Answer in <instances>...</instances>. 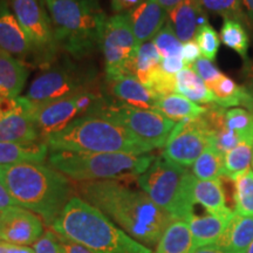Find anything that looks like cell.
Instances as JSON below:
<instances>
[{"instance_id":"6da1fadb","label":"cell","mask_w":253,"mask_h":253,"mask_svg":"<svg viewBox=\"0 0 253 253\" xmlns=\"http://www.w3.org/2000/svg\"><path fill=\"white\" fill-rule=\"evenodd\" d=\"M79 191L84 201L119 224L126 235L149 249L160 243L173 220L145 192L128 188L118 179L81 182Z\"/></svg>"},{"instance_id":"7a4b0ae2","label":"cell","mask_w":253,"mask_h":253,"mask_svg":"<svg viewBox=\"0 0 253 253\" xmlns=\"http://www.w3.org/2000/svg\"><path fill=\"white\" fill-rule=\"evenodd\" d=\"M0 182L18 207L40 214L49 226L72 198L66 176L40 163L0 166Z\"/></svg>"},{"instance_id":"3957f363","label":"cell","mask_w":253,"mask_h":253,"mask_svg":"<svg viewBox=\"0 0 253 253\" xmlns=\"http://www.w3.org/2000/svg\"><path fill=\"white\" fill-rule=\"evenodd\" d=\"M52 226L56 233L93 253H151V249L126 235L99 209L79 197L69 199Z\"/></svg>"},{"instance_id":"277c9868","label":"cell","mask_w":253,"mask_h":253,"mask_svg":"<svg viewBox=\"0 0 253 253\" xmlns=\"http://www.w3.org/2000/svg\"><path fill=\"white\" fill-rule=\"evenodd\" d=\"M45 142L52 151L132 155L149 153V149L126 126L115 120L97 114L81 116L62 130L47 136Z\"/></svg>"},{"instance_id":"5b68a950","label":"cell","mask_w":253,"mask_h":253,"mask_svg":"<svg viewBox=\"0 0 253 253\" xmlns=\"http://www.w3.org/2000/svg\"><path fill=\"white\" fill-rule=\"evenodd\" d=\"M60 48L77 59L101 48L107 18L99 0H43Z\"/></svg>"},{"instance_id":"8992f818","label":"cell","mask_w":253,"mask_h":253,"mask_svg":"<svg viewBox=\"0 0 253 253\" xmlns=\"http://www.w3.org/2000/svg\"><path fill=\"white\" fill-rule=\"evenodd\" d=\"M153 155L52 151L48 162L63 175L80 182L138 177L151 166Z\"/></svg>"},{"instance_id":"52a82bcc","label":"cell","mask_w":253,"mask_h":253,"mask_svg":"<svg viewBox=\"0 0 253 253\" xmlns=\"http://www.w3.org/2000/svg\"><path fill=\"white\" fill-rule=\"evenodd\" d=\"M196 177L188 168L167 160L161 155L137 177V183L158 207L173 219L188 221L194 214V184Z\"/></svg>"},{"instance_id":"ba28073f","label":"cell","mask_w":253,"mask_h":253,"mask_svg":"<svg viewBox=\"0 0 253 253\" xmlns=\"http://www.w3.org/2000/svg\"><path fill=\"white\" fill-rule=\"evenodd\" d=\"M89 114H97L115 120L126 126L149 151L166 147L168 138L176 126L175 121H171L156 110L135 108L116 100L109 101L107 97Z\"/></svg>"},{"instance_id":"9c48e42d","label":"cell","mask_w":253,"mask_h":253,"mask_svg":"<svg viewBox=\"0 0 253 253\" xmlns=\"http://www.w3.org/2000/svg\"><path fill=\"white\" fill-rule=\"evenodd\" d=\"M104 97L101 87L91 88L52 102L32 103L31 116L45 140L47 136L62 130L73 121L93 112Z\"/></svg>"},{"instance_id":"30bf717a","label":"cell","mask_w":253,"mask_h":253,"mask_svg":"<svg viewBox=\"0 0 253 253\" xmlns=\"http://www.w3.org/2000/svg\"><path fill=\"white\" fill-rule=\"evenodd\" d=\"M96 87L100 84L94 71L65 63L45 71L34 79L26 97L32 103L42 104Z\"/></svg>"},{"instance_id":"8fae6325","label":"cell","mask_w":253,"mask_h":253,"mask_svg":"<svg viewBox=\"0 0 253 253\" xmlns=\"http://www.w3.org/2000/svg\"><path fill=\"white\" fill-rule=\"evenodd\" d=\"M14 15L26 34L34 61L45 67L58 53L54 28L41 0H12Z\"/></svg>"},{"instance_id":"7c38bea8","label":"cell","mask_w":253,"mask_h":253,"mask_svg":"<svg viewBox=\"0 0 253 253\" xmlns=\"http://www.w3.org/2000/svg\"><path fill=\"white\" fill-rule=\"evenodd\" d=\"M137 48L128 13H118L107 19L101 42L106 78L128 75V67Z\"/></svg>"},{"instance_id":"4fadbf2b","label":"cell","mask_w":253,"mask_h":253,"mask_svg":"<svg viewBox=\"0 0 253 253\" xmlns=\"http://www.w3.org/2000/svg\"><path fill=\"white\" fill-rule=\"evenodd\" d=\"M213 132L203 115L178 122L170 134L162 156L184 168L194 166L211 144Z\"/></svg>"},{"instance_id":"5bb4252c","label":"cell","mask_w":253,"mask_h":253,"mask_svg":"<svg viewBox=\"0 0 253 253\" xmlns=\"http://www.w3.org/2000/svg\"><path fill=\"white\" fill-rule=\"evenodd\" d=\"M42 233V220L30 210L15 205L0 213V242L27 246L34 244Z\"/></svg>"},{"instance_id":"9a60e30c","label":"cell","mask_w":253,"mask_h":253,"mask_svg":"<svg viewBox=\"0 0 253 253\" xmlns=\"http://www.w3.org/2000/svg\"><path fill=\"white\" fill-rule=\"evenodd\" d=\"M19 108L0 119V142L26 143L43 140L31 116L32 102L26 96H19Z\"/></svg>"},{"instance_id":"2e32d148","label":"cell","mask_w":253,"mask_h":253,"mask_svg":"<svg viewBox=\"0 0 253 253\" xmlns=\"http://www.w3.org/2000/svg\"><path fill=\"white\" fill-rule=\"evenodd\" d=\"M106 84L114 100L135 108L155 110L157 96L132 75L106 78Z\"/></svg>"},{"instance_id":"e0dca14e","label":"cell","mask_w":253,"mask_h":253,"mask_svg":"<svg viewBox=\"0 0 253 253\" xmlns=\"http://www.w3.org/2000/svg\"><path fill=\"white\" fill-rule=\"evenodd\" d=\"M137 46L154 38L167 23L168 12L158 0H144L141 5L128 12Z\"/></svg>"},{"instance_id":"ac0fdd59","label":"cell","mask_w":253,"mask_h":253,"mask_svg":"<svg viewBox=\"0 0 253 253\" xmlns=\"http://www.w3.org/2000/svg\"><path fill=\"white\" fill-rule=\"evenodd\" d=\"M0 49L18 60L33 54L26 34L5 0H0Z\"/></svg>"},{"instance_id":"d6986e66","label":"cell","mask_w":253,"mask_h":253,"mask_svg":"<svg viewBox=\"0 0 253 253\" xmlns=\"http://www.w3.org/2000/svg\"><path fill=\"white\" fill-rule=\"evenodd\" d=\"M170 24L183 43L194 40L198 28L208 24L207 13L199 0H183L169 12Z\"/></svg>"},{"instance_id":"ffe728a7","label":"cell","mask_w":253,"mask_h":253,"mask_svg":"<svg viewBox=\"0 0 253 253\" xmlns=\"http://www.w3.org/2000/svg\"><path fill=\"white\" fill-rule=\"evenodd\" d=\"M253 242V216L233 212L226 229L214 243V248L224 253H248Z\"/></svg>"},{"instance_id":"44dd1931","label":"cell","mask_w":253,"mask_h":253,"mask_svg":"<svg viewBox=\"0 0 253 253\" xmlns=\"http://www.w3.org/2000/svg\"><path fill=\"white\" fill-rule=\"evenodd\" d=\"M232 216L233 213L230 214V216L211 213L207 214V216L192 214L188 223L190 231H191L194 251L199 248L213 245L223 235L224 230L226 229Z\"/></svg>"},{"instance_id":"7402d4cb","label":"cell","mask_w":253,"mask_h":253,"mask_svg":"<svg viewBox=\"0 0 253 253\" xmlns=\"http://www.w3.org/2000/svg\"><path fill=\"white\" fill-rule=\"evenodd\" d=\"M28 78L26 66L20 60L0 49V99H15Z\"/></svg>"},{"instance_id":"603a6c76","label":"cell","mask_w":253,"mask_h":253,"mask_svg":"<svg viewBox=\"0 0 253 253\" xmlns=\"http://www.w3.org/2000/svg\"><path fill=\"white\" fill-rule=\"evenodd\" d=\"M48 153L45 140L17 143L0 142V166L19 163H42Z\"/></svg>"},{"instance_id":"cb8c5ba5","label":"cell","mask_w":253,"mask_h":253,"mask_svg":"<svg viewBox=\"0 0 253 253\" xmlns=\"http://www.w3.org/2000/svg\"><path fill=\"white\" fill-rule=\"evenodd\" d=\"M162 58L153 41H147L138 46L136 54L128 67V75H132L149 88L155 77L161 72Z\"/></svg>"},{"instance_id":"d4e9b609","label":"cell","mask_w":253,"mask_h":253,"mask_svg":"<svg viewBox=\"0 0 253 253\" xmlns=\"http://www.w3.org/2000/svg\"><path fill=\"white\" fill-rule=\"evenodd\" d=\"M192 196L195 204H201L209 213L221 216H230L233 213V211L226 205L225 192L220 179L199 181L196 178Z\"/></svg>"},{"instance_id":"484cf974","label":"cell","mask_w":253,"mask_h":253,"mask_svg":"<svg viewBox=\"0 0 253 253\" xmlns=\"http://www.w3.org/2000/svg\"><path fill=\"white\" fill-rule=\"evenodd\" d=\"M155 110L161 113L171 121H184V120L197 119L207 110V107L198 106L185 96L173 93L157 100Z\"/></svg>"},{"instance_id":"4316f807","label":"cell","mask_w":253,"mask_h":253,"mask_svg":"<svg viewBox=\"0 0 253 253\" xmlns=\"http://www.w3.org/2000/svg\"><path fill=\"white\" fill-rule=\"evenodd\" d=\"M192 252H194V243H192L189 223L183 219H173L167 227L154 253Z\"/></svg>"},{"instance_id":"83f0119b","label":"cell","mask_w":253,"mask_h":253,"mask_svg":"<svg viewBox=\"0 0 253 253\" xmlns=\"http://www.w3.org/2000/svg\"><path fill=\"white\" fill-rule=\"evenodd\" d=\"M176 93L183 95L195 103H216V97L212 91L209 89L207 84L197 73L190 67H185L176 74Z\"/></svg>"},{"instance_id":"f1b7e54d","label":"cell","mask_w":253,"mask_h":253,"mask_svg":"<svg viewBox=\"0 0 253 253\" xmlns=\"http://www.w3.org/2000/svg\"><path fill=\"white\" fill-rule=\"evenodd\" d=\"M253 158V141H240L233 149L224 155L225 168L224 177L235 181L237 177L248 171Z\"/></svg>"},{"instance_id":"f546056e","label":"cell","mask_w":253,"mask_h":253,"mask_svg":"<svg viewBox=\"0 0 253 253\" xmlns=\"http://www.w3.org/2000/svg\"><path fill=\"white\" fill-rule=\"evenodd\" d=\"M224 155L214 148L209 147L194 163L192 173L199 181H213L224 177Z\"/></svg>"},{"instance_id":"4dcf8cb0","label":"cell","mask_w":253,"mask_h":253,"mask_svg":"<svg viewBox=\"0 0 253 253\" xmlns=\"http://www.w3.org/2000/svg\"><path fill=\"white\" fill-rule=\"evenodd\" d=\"M220 40L226 47L238 53L240 58L249 62L250 37L244 25L235 19H225L220 28Z\"/></svg>"},{"instance_id":"1f68e13d","label":"cell","mask_w":253,"mask_h":253,"mask_svg":"<svg viewBox=\"0 0 253 253\" xmlns=\"http://www.w3.org/2000/svg\"><path fill=\"white\" fill-rule=\"evenodd\" d=\"M209 89L212 91L216 97V104L223 108H231V107L242 106L243 97H244V87L239 86L237 82L221 74L216 81L212 82Z\"/></svg>"},{"instance_id":"d6a6232c","label":"cell","mask_w":253,"mask_h":253,"mask_svg":"<svg viewBox=\"0 0 253 253\" xmlns=\"http://www.w3.org/2000/svg\"><path fill=\"white\" fill-rule=\"evenodd\" d=\"M235 212L242 216H253V170L235 179Z\"/></svg>"},{"instance_id":"836d02e7","label":"cell","mask_w":253,"mask_h":253,"mask_svg":"<svg viewBox=\"0 0 253 253\" xmlns=\"http://www.w3.org/2000/svg\"><path fill=\"white\" fill-rule=\"evenodd\" d=\"M225 126L238 135L240 141H253V112L231 108L225 113Z\"/></svg>"},{"instance_id":"e575fe53","label":"cell","mask_w":253,"mask_h":253,"mask_svg":"<svg viewBox=\"0 0 253 253\" xmlns=\"http://www.w3.org/2000/svg\"><path fill=\"white\" fill-rule=\"evenodd\" d=\"M153 43L162 59L182 56L183 42L177 38L170 21H167L161 31L153 38Z\"/></svg>"},{"instance_id":"d590c367","label":"cell","mask_w":253,"mask_h":253,"mask_svg":"<svg viewBox=\"0 0 253 253\" xmlns=\"http://www.w3.org/2000/svg\"><path fill=\"white\" fill-rule=\"evenodd\" d=\"M204 9L219 14L225 19H235L240 23L246 21L240 0H199Z\"/></svg>"},{"instance_id":"8d00e7d4","label":"cell","mask_w":253,"mask_h":253,"mask_svg":"<svg viewBox=\"0 0 253 253\" xmlns=\"http://www.w3.org/2000/svg\"><path fill=\"white\" fill-rule=\"evenodd\" d=\"M195 38L203 58L210 60V61H213L216 59L220 45L219 36H218L216 30L209 23L202 25L198 28Z\"/></svg>"},{"instance_id":"74e56055","label":"cell","mask_w":253,"mask_h":253,"mask_svg":"<svg viewBox=\"0 0 253 253\" xmlns=\"http://www.w3.org/2000/svg\"><path fill=\"white\" fill-rule=\"evenodd\" d=\"M240 142L238 135L235 131L230 130L225 126L219 131H217L212 137H211V144L210 147L214 148V149L219 151L220 154L225 155L229 153L231 149L236 147Z\"/></svg>"},{"instance_id":"f35d334b","label":"cell","mask_w":253,"mask_h":253,"mask_svg":"<svg viewBox=\"0 0 253 253\" xmlns=\"http://www.w3.org/2000/svg\"><path fill=\"white\" fill-rule=\"evenodd\" d=\"M190 68H192L197 73L202 80L207 84V86H210L212 82L216 81L223 74L212 61L205 58H199Z\"/></svg>"},{"instance_id":"ab89813d","label":"cell","mask_w":253,"mask_h":253,"mask_svg":"<svg viewBox=\"0 0 253 253\" xmlns=\"http://www.w3.org/2000/svg\"><path fill=\"white\" fill-rule=\"evenodd\" d=\"M34 253H65L60 245L56 232L47 231L34 243Z\"/></svg>"},{"instance_id":"60d3db41","label":"cell","mask_w":253,"mask_h":253,"mask_svg":"<svg viewBox=\"0 0 253 253\" xmlns=\"http://www.w3.org/2000/svg\"><path fill=\"white\" fill-rule=\"evenodd\" d=\"M201 49L196 42V40L188 41V42L183 43L182 48V59L184 62L185 67H191L197 60L201 58Z\"/></svg>"},{"instance_id":"b9f144b4","label":"cell","mask_w":253,"mask_h":253,"mask_svg":"<svg viewBox=\"0 0 253 253\" xmlns=\"http://www.w3.org/2000/svg\"><path fill=\"white\" fill-rule=\"evenodd\" d=\"M161 67L166 73L170 75H176L177 73H179L182 69L185 68L184 62H183L182 56H172V58H167L162 59V63H161Z\"/></svg>"},{"instance_id":"7bdbcfd3","label":"cell","mask_w":253,"mask_h":253,"mask_svg":"<svg viewBox=\"0 0 253 253\" xmlns=\"http://www.w3.org/2000/svg\"><path fill=\"white\" fill-rule=\"evenodd\" d=\"M56 236H58L59 243L60 245L62 246L65 253H93L87 248H84V246H82L80 244H78V243L73 242L71 239L66 238V237L59 235V233H56Z\"/></svg>"},{"instance_id":"ee69618b","label":"cell","mask_w":253,"mask_h":253,"mask_svg":"<svg viewBox=\"0 0 253 253\" xmlns=\"http://www.w3.org/2000/svg\"><path fill=\"white\" fill-rule=\"evenodd\" d=\"M144 0H112V6L114 12L123 13L126 11H131L138 5H141Z\"/></svg>"},{"instance_id":"f6af8a7d","label":"cell","mask_w":253,"mask_h":253,"mask_svg":"<svg viewBox=\"0 0 253 253\" xmlns=\"http://www.w3.org/2000/svg\"><path fill=\"white\" fill-rule=\"evenodd\" d=\"M17 203L14 202V199L11 197V195L8 194L7 189L2 185V183L0 182V213L4 212L5 210H7L8 208L15 207Z\"/></svg>"},{"instance_id":"bcb514c9","label":"cell","mask_w":253,"mask_h":253,"mask_svg":"<svg viewBox=\"0 0 253 253\" xmlns=\"http://www.w3.org/2000/svg\"><path fill=\"white\" fill-rule=\"evenodd\" d=\"M242 107L253 112V81L245 82L244 84V97H243Z\"/></svg>"},{"instance_id":"7dc6e473","label":"cell","mask_w":253,"mask_h":253,"mask_svg":"<svg viewBox=\"0 0 253 253\" xmlns=\"http://www.w3.org/2000/svg\"><path fill=\"white\" fill-rule=\"evenodd\" d=\"M7 253H34V250L27 248V246L7 244Z\"/></svg>"},{"instance_id":"c3c4849f","label":"cell","mask_w":253,"mask_h":253,"mask_svg":"<svg viewBox=\"0 0 253 253\" xmlns=\"http://www.w3.org/2000/svg\"><path fill=\"white\" fill-rule=\"evenodd\" d=\"M183 0H158V2H160V5L162 6V7L166 9V11L169 13L171 9H173L176 7L177 5H179Z\"/></svg>"},{"instance_id":"681fc988","label":"cell","mask_w":253,"mask_h":253,"mask_svg":"<svg viewBox=\"0 0 253 253\" xmlns=\"http://www.w3.org/2000/svg\"><path fill=\"white\" fill-rule=\"evenodd\" d=\"M244 74L246 75V82L253 81V60L245 63Z\"/></svg>"},{"instance_id":"f907efd6","label":"cell","mask_w":253,"mask_h":253,"mask_svg":"<svg viewBox=\"0 0 253 253\" xmlns=\"http://www.w3.org/2000/svg\"><path fill=\"white\" fill-rule=\"evenodd\" d=\"M192 253H224V252H221L220 250L214 248V246H204V248H199L197 250H195Z\"/></svg>"},{"instance_id":"816d5d0a","label":"cell","mask_w":253,"mask_h":253,"mask_svg":"<svg viewBox=\"0 0 253 253\" xmlns=\"http://www.w3.org/2000/svg\"><path fill=\"white\" fill-rule=\"evenodd\" d=\"M243 2H244L246 11H248L250 21L253 25V0H243Z\"/></svg>"},{"instance_id":"f5cc1de1","label":"cell","mask_w":253,"mask_h":253,"mask_svg":"<svg viewBox=\"0 0 253 253\" xmlns=\"http://www.w3.org/2000/svg\"><path fill=\"white\" fill-rule=\"evenodd\" d=\"M0 253H7V244L0 242Z\"/></svg>"},{"instance_id":"db71d44e","label":"cell","mask_w":253,"mask_h":253,"mask_svg":"<svg viewBox=\"0 0 253 253\" xmlns=\"http://www.w3.org/2000/svg\"><path fill=\"white\" fill-rule=\"evenodd\" d=\"M248 253H253V242H252V244H251V246H250V249H249V251H248Z\"/></svg>"},{"instance_id":"11a10c76","label":"cell","mask_w":253,"mask_h":253,"mask_svg":"<svg viewBox=\"0 0 253 253\" xmlns=\"http://www.w3.org/2000/svg\"><path fill=\"white\" fill-rule=\"evenodd\" d=\"M252 167H253V158H252Z\"/></svg>"}]
</instances>
